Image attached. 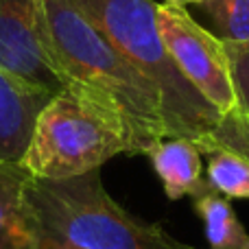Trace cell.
Here are the masks:
<instances>
[{
	"mask_svg": "<svg viewBox=\"0 0 249 249\" xmlns=\"http://www.w3.org/2000/svg\"><path fill=\"white\" fill-rule=\"evenodd\" d=\"M44 48L66 83L103 96L123 114L136 155L166 136L155 86L86 20L70 0H35Z\"/></svg>",
	"mask_w": 249,
	"mask_h": 249,
	"instance_id": "6da1fadb",
	"label": "cell"
},
{
	"mask_svg": "<svg viewBox=\"0 0 249 249\" xmlns=\"http://www.w3.org/2000/svg\"><path fill=\"white\" fill-rule=\"evenodd\" d=\"M26 203L33 249H195L114 201L101 171L68 179L31 177Z\"/></svg>",
	"mask_w": 249,
	"mask_h": 249,
	"instance_id": "7a4b0ae2",
	"label": "cell"
},
{
	"mask_svg": "<svg viewBox=\"0 0 249 249\" xmlns=\"http://www.w3.org/2000/svg\"><path fill=\"white\" fill-rule=\"evenodd\" d=\"M136 155L123 114L77 83H66L39 109L20 164L33 179H68L101 171L116 155Z\"/></svg>",
	"mask_w": 249,
	"mask_h": 249,
	"instance_id": "3957f363",
	"label": "cell"
},
{
	"mask_svg": "<svg viewBox=\"0 0 249 249\" xmlns=\"http://www.w3.org/2000/svg\"><path fill=\"white\" fill-rule=\"evenodd\" d=\"M86 20L140 70L162 99L166 136L197 142L221 114L175 68L158 31L153 0H70Z\"/></svg>",
	"mask_w": 249,
	"mask_h": 249,
	"instance_id": "277c9868",
	"label": "cell"
},
{
	"mask_svg": "<svg viewBox=\"0 0 249 249\" xmlns=\"http://www.w3.org/2000/svg\"><path fill=\"white\" fill-rule=\"evenodd\" d=\"M158 31L175 68L223 116L234 109V90L225 44L184 4H155Z\"/></svg>",
	"mask_w": 249,
	"mask_h": 249,
	"instance_id": "5b68a950",
	"label": "cell"
},
{
	"mask_svg": "<svg viewBox=\"0 0 249 249\" xmlns=\"http://www.w3.org/2000/svg\"><path fill=\"white\" fill-rule=\"evenodd\" d=\"M0 70L48 94L66 86L44 48L35 0H0Z\"/></svg>",
	"mask_w": 249,
	"mask_h": 249,
	"instance_id": "8992f818",
	"label": "cell"
},
{
	"mask_svg": "<svg viewBox=\"0 0 249 249\" xmlns=\"http://www.w3.org/2000/svg\"><path fill=\"white\" fill-rule=\"evenodd\" d=\"M51 96L0 70V160L20 162L35 118Z\"/></svg>",
	"mask_w": 249,
	"mask_h": 249,
	"instance_id": "52a82bcc",
	"label": "cell"
},
{
	"mask_svg": "<svg viewBox=\"0 0 249 249\" xmlns=\"http://www.w3.org/2000/svg\"><path fill=\"white\" fill-rule=\"evenodd\" d=\"M146 158L171 201L193 199L208 186L203 175V153L188 138L164 136L146 151Z\"/></svg>",
	"mask_w": 249,
	"mask_h": 249,
	"instance_id": "ba28073f",
	"label": "cell"
},
{
	"mask_svg": "<svg viewBox=\"0 0 249 249\" xmlns=\"http://www.w3.org/2000/svg\"><path fill=\"white\" fill-rule=\"evenodd\" d=\"M31 175L20 162L0 160V249H33V230L26 203Z\"/></svg>",
	"mask_w": 249,
	"mask_h": 249,
	"instance_id": "9c48e42d",
	"label": "cell"
},
{
	"mask_svg": "<svg viewBox=\"0 0 249 249\" xmlns=\"http://www.w3.org/2000/svg\"><path fill=\"white\" fill-rule=\"evenodd\" d=\"M193 206L203 221L208 249H243L247 245L249 232L241 223L230 199L206 186L193 197Z\"/></svg>",
	"mask_w": 249,
	"mask_h": 249,
	"instance_id": "30bf717a",
	"label": "cell"
},
{
	"mask_svg": "<svg viewBox=\"0 0 249 249\" xmlns=\"http://www.w3.org/2000/svg\"><path fill=\"white\" fill-rule=\"evenodd\" d=\"M206 155V181L225 199H249V162L219 146H199Z\"/></svg>",
	"mask_w": 249,
	"mask_h": 249,
	"instance_id": "8fae6325",
	"label": "cell"
},
{
	"mask_svg": "<svg viewBox=\"0 0 249 249\" xmlns=\"http://www.w3.org/2000/svg\"><path fill=\"white\" fill-rule=\"evenodd\" d=\"M197 16L221 42H249V0H201Z\"/></svg>",
	"mask_w": 249,
	"mask_h": 249,
	"instance_id": "7c38bea8",
	"label": "cell"
},
{
	"mask_svg": "<svg viewBox=\"0 0 249 249\" xmlns=\"http://www.w3.org/2000/svg\"><path fill=\"white\" fill-rule=\"evenodd\" d=\"M197 146H219V149L232 151V153L241 155L243 160L249 162V116L230 109L228 114L219 118V123L201 136Z\"/></svg>",
	"mask_w": 249,
	"mask_h": 249,
	"instance_id": "4fadbf2b",
	"label": "cell"
},
{
	"mask_svg": "<svg viewBox=\"0 0 249 249\" xmlns=\"http://www.w3.org/2000/svg\"><path fill=\"white\" fill-rule=\"evenodd\" d=\"M234 90V109L249 116V42H223Z\"/></svg>",
	"mask_w": 249,
	"mask_h": 249,
	"instance_id": "5bb4252c",
	"label": "cell"
},
{
	"mask_svg": "<svg viewBox=\"0 0 249 249\" xmlns=\"http://www.w3.org/2000/svg\"><path fill=\"white\" fill-rule=\"evenodd\" d=\"M166 2H171V4H199L201 2V0H166Z\"/></svg>",
	"mask_w": 249,
	"mask_h": 249,
	"instance_id": "9a60e30c",
	"label": "cell"
},
{
	"mask_svg": "<svg viewBox=\"0 0 249 249\" xmlns=\"http://www.w3.org/2000/svg\"><path fill=\"white\" fill-rule=\"evenodd\" d=\"M243 249H249V241H247V245H245V247H243Z\"/></svg>",
	"mask_w": 249,
	"mask_h": 249,
	"instance_id": "2e32d148",
	"label": "cell"
}]
</instances>
